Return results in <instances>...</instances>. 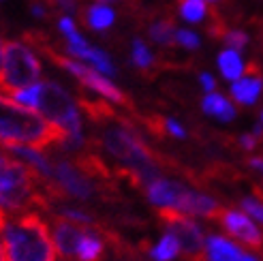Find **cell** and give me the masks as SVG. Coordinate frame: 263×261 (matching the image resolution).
Segmentation results:
<instances>
[{
  "instance_id": "7a4b0ae2",
  "label": "cell",
  "mask_w": 263,
  "mask_h": 261,
  "mask_svg": "<svg viewBox=\"0 0 263 261\" xmlns=\"http://www.w3.org/2000/svg\"><path fill=\"white\" fill-rule=\"evenodd\" d=\"M47 178L36 174L30 165L13 161L0 150V210L7 214L30 212L47 206Z\"/></svg>"
},
{
  "instance_id": "3957f363",
  "label": "cell",
  "mask_w": 263,
  "mask_h": 261,
  "mask_svg": "<svg viewBox=\"0 0 263 261\" xmlns=\"http://www.w3.org/2000/svg\"><path fill=\"white\" fill-rule=\"evenodd\" d=\"M0 233L9 261H56V244L49 238L45 220L34 210L7 214Z\"/></svg>"
},
{
  "instance_id": "ab89813d",
  "label": "cell",
  "mask_w": 263,
  "mask_h": 261,
  "mask_svg": "<svg viewBox=\"0 0 263 261\" xmlns=\"http://www.w3.org/2000/svg\"><path fill=\"white\" fill-rule=\"evenodd\" d=\"M261 122H263V114H261Z\"/></svg>"
},
{
  "instance_id": "74e56055",
  "label": "cell",
  "mask_w": 263,
  "mask_h": 261,
  "mask_svg": "<svg viewBox=\"0 0 263 261\" xmlns=\"http://www.w3.org/2000/svg\"><path fill=\"white\" fill-rule=\"evenodd\" d=\"M95 3H103V5H109V3H120V0H95Z\"/></svg>"
},
{
  "instance_id": "e575fe53",
  "label": "cell",
  "mask_w": 263,
  "mask_h": 261,
  "mask_svg": "<svg viewBox=\"0 0 263 261\" xmlns=\"http://www.w3.org/2000/svg\"><path fill=\"white\" fill-rule=\"evenodd\" d=\"M0 261H9L7 259V246H5V240H3V233H0Z\"/></svg>"
},
{
  "instance_id": "9c48e42d",
  "label": "cell",
  "mask_w": 263,
  "mask_h": 261,
  "mask_svg": "<svg viewBox=\"0 0 263 261\" xmlns=\"http://www.w3.org/2000/svg\"><path fill=\"white\" fill-rule=\"evenodd\" d=\"M159 218L169 233H174L180 242V251L186 255L189 261H199L205 253V240L201 229L193 220L184 216V212H178L174 208H161Z\"/></svg>"
},
{
  "instance_id": "277c9868",
  "label": "cell",
  "mask_w": 263,
  "mask_h": 261,
  "mask_svg": "<svg viewBox=\"0 0 263 261\" xmlns=\"http://www.w3.org/2000/svg\"><path fill=\"white\" fill-rule=\"evenodd\" d=\"M101 143L114 159L126 167V176L139 187H148L152 180L161 178L156 154L141 141L128 124H109L105 126Z\"/></svg>"
},
{
  "instance_id": "5b68a950",
  "label": "cell",
  "mask_w": 263,
  "mask_h": 261,
  "mask_svg": "<svg viewBox=\"0 0 263 261\" xmlns=\"http://www.w3.org/2000/svg\"><path fill=\"white\" fill-rule=\"evenodd\" d=\"M148 199L159 206V208H174L184 214H197L205 218H216L220 208L214 199H210L208 195L189 191L184 184L167 178H156L146 187Z\"/></svg>"
},
{
  "instance_id": "f546056e",
  "label": "cell",
  "mask_w": 263,
  "mask_h": 261,
  "mask_svg": "<svg viewBox=\"0 0 263 261\" xmlns=\"http://www.w3.org/2000/svg\"><path fill=\"white\" fill-rule=\"evenodd\" d=\"M45 3L51 5V7L62 9L64 13H73L77 9V0H45Z\"/></svg>"
},
{
  "instance_id": "4316f807",
  "label": "cell",
  "mask_w": 263,
  "mask_h": 261,
  "mask_svg": "<svg viewBox=\"0 0 263 261\" xmlns=\"http://www.w3.org/2000/svg\"><path fill=\"white\" fill-rule=\"evenodd\" d=\"M176 43L182 45L184 49H197V47H199V36H197L193 30L178 28L176 30Z\"/></svg>"
},
{
  "instance_id": "2e32d148",
  "label": "cell",
  "mask_w": 263,
  "mask_h": 261,
  "mask_svg": "<svg viewBox=\"0 0 263 261\" xmlns=\"http://www.w3.org/2000/svg\"><path fill=\"white\" fill-rule=\"evenodd\" d=\"M82 20L84 24L88 26L90 30H97V32H103L114 26L116 22V13L109 5H103V3H97V5H90L82 11Z\"/></svg>"
},
{
  "instance_id": "83f0119b",
  "label": "cell",
  "mask_w": 263,
  "mask_h": 261,
  "mask_svg": "<svg viewBox=\"0 0 263 261\" xmlns=\"http://www.w3.org/2000/svg\"><path fill=\"white\" fill-rule=\"evenodd\" d=\"M60 216L71 218V220H75V223H82V225H90V223H92V216H90V214H86V212H82V210H73V208H62Z\"/></svg>"
},
{
  "instance_id": "cb8c5ba5",
  "label": "cell",
  "mask_w": 263,
  "mask_h": 261,
  "mask_svg": "<svg viewBox=\"0 0 263 261\" xmlns=\"http://www.w3.org/2000/svg\"><path fill=\"white\" fill-rule=\"evenodd\" d=\"M39 86H41V82H36V84H32V86H26V88H22V90H15V92H13L11 97H13V101L22 103V105H26V107L36 109V101H39Z\"/></svg>"
},
{
  "instance_id": "9a60e30c",
  "label": "cell",
  "mask_w": 263,
  "mask_h": 261,
  "mask_svg": "<svg viewBox=\"0 0 263 261\" xmlns=\"http://www.w3.org/2000/svg\"><path fill=\"white\" fill-rule=\"evenodd\" d=\"M199 261H259V259L248 255L227 238L210 236L205 240V253Z\"/></svg>"
},
{
  "instance_id": "4fadbf2b",
  "label": "cell",
  "mask_w": 263,
  "mask_h": 261,
  "mask_svg": "<svg viewBox=\"0 0 263 261\" xmlns=\"http://www.w3.org/2000/svg\"><path fill=\"white\" fill-rule=\"evenodd\" d=\"M86 229H82L80 225L71 218L58 216L54 220V244L56 251L69 261H75L77 257V249H80V242L84 238Z\"/></svg>"
},
{
  "instance_id": "484cf974",
  "label": "cell",
  "mask_w": 263,
  "mask_h": 261,
  "mask_svg": "<svg viewBox=\"0 0 263 261\" xmlns=\"http://www.w3.org/2000/svg\"><path fill=\"white\" fill-rule=\"evenodd\" d=\"M222 41L227 43V47L240 51V49L246 47V43H248V34L242 32V30H229V28H227V32L222 34Z\"/></svg>"
},
{
  "instance_id": "7c38bea8",
  "label": "cell",
  "mask_w": 263,
  "mask_h": 261,
  "mask_svg": "<svg viewBox=\"0 0 263 261\" xmlns=\"http://www.w3.org/2000/svg\"><path fill=\"white\" fill-rule=\"evenodd\" d=\"M67 41H69V43H67V51H69L71 56L90 62L92 67H95L97 71H101L103 75H116V67H114V62L109 60V56L105 54L103 49L88 45V41H86V39H84L80 32L69 34Z\"/></svg>"
},
{
  "instance_id": "603a6c76",
  "label": "cell",
  "mask_w": 263,
  "mask_h": 261,
  "mask_svg": "<svg viewBox=\"0 0 263 261\" xmlns=\"http://www.w3.org/2000/svg\"><path fill=\"white\" fill-rule=\"evenodd\" d=\"M130 60L139 71H150L154 67V56L148 49V45L141 41V39H135L133 41V49H130Z\"/></svg>"
},
{
  "instance_id": "ba28073f",
  "label": "cell",
  "mask_w": 263,
  "mask_h": 261,
  "mask_svg": "<svg viewBox=\"0 0 263 261\" xmlns=\"http://www.w3.org/2000/svg\"><path fill=\"white\" fill-rule=\"evenodd\" d=\"M39 114H43L49 122L64 128L69 135H82V118L71 95L56 82H41L39 86Z\"/></svg>"
},
{
  "instance_id": "4dcf8cb0",
  "label": "cell",
  "mask_w": 263,
  "mask_h": 261,
  "mask_svg": "<svg viewBox=\"0 0 263 261\" xmlns=\"http://www.w3.org/2000/svg\"><path fill=\"white\" fill-rule=\"evenodd\" d=\"M58 28L62 30V34H64V36H69V34L77 32V28H75V22H73V20H71L69 15L60 17V22H58Z\"/></svg>"
},
{
  "instance_id": "d6a6232c",
  "label": "cell",
  "mask_w": 263,
  "mask_h": 261,
  "mask_svg": "<svg viewBox=\"0 0 263 261\" xmlns=\"http://www.w3.org/2000/svg\"><path fill=\"white\" fill-rule=\"evenodd\" d=\"M199 82H201V88L205 90V92H214L216 82H214V77L210 75V73H201L199 75Z\"/></svg>"
},
{
  "instance_id": "44dd1931",
  "label": "cell",
  "mask_w": 263,
  "mask_h": 261,
  "mask_svg": "<svg viewBox=\"0 0 263 261\" xmlns=\"http://www.w3.org/2000/svg\"><path fill=\"white\" fill-rule=\"evenodd\" d=\"M178 253H180V242H178V238L174 236V233H169V231L161 238V242L150 251L154 261H174L178 257Z\"/></svg>"
},
{
  "instance_id": "1f68e13d",
  "label": "cell",
  "mask_w": 263,
  "mask_h": 261,
  "mask_svg": "<svg viewBox=\"0 0 263 261\" xmlns=\"http://www.w3.org/2000/svg\"><path fill=\"white\" fill-rule=\"evenodd\" d=\"M257 143H259V135H242L240 137V146L244 148V150H255L257 148Z\"/></svg>"
},
{
  "instance_id": "30bf717a",
  "label": "cell",
  "mask_w": 263,
  "mask_h": 261,
  "mask_svg": "<svg viewBox=\"0 0 263 261\" xmlns=\"http://www.w3.org/2000/svg\"><path fill=\"white\" fill-rule=\"evenodd\" d=\"M51 167H54L51 180L56 182L64 195H71V197H77V199H90L95 195V184L90 182V176L75 163L56 161Z\"/></svg>"
},
{
  "instance_id": "5bb4252c",
  "label": "cell",
  "mask_w": 263,
  "mask_h": 261,
  "mask_svg": "<svg viewBox=\"0 0 263 261\" xmlns=\"http://www.w3.org/2000/svg\"><path fill=\"white\" fill-rule=\"evenodd\" d=\"M263 90V75H261V69L257 64H251L246 69V75L244 77H238L231 86V97L235 103L240 105H253L257 103L259 95Z\"/></svg>"
},
{
  "instance_id": "52a82bcc",
  "label": "cell",
  "mask_w": 263,
  "mask_h": 261,
  "mask_svg": "<svg viewBox=\"0 0 263 261\" xmlns=\"http://www.w3.org/2000/svg\"><path fill=\"white\" fill-rule=\"evenodd\" d=\"M41 77V62L34 51L22 41L5 45L3 69H0V92L13 95L15 90L32 86Z\"/></svg>"
},
{
  "instance_id": "836d02e7",
  "label": "cell",
  "mask_w": 263,
  "mask_h": 261,
  "mask_svg": "<svg viewBox=\"0 0 263 261\" xmlns=\"http://www.w3.org/2000/svg\"><path fill=\"white\" fill-rule=\"evenodd\" d=\"M248 165L255 167V169H259V172H263V156H255V159L248 161Z\"/></svg>"
},
{
  "instance_id": "d4e9b609",
  "label": "cell",
  "mask_w": 263,
  "mask_h": 261,
  "mask_svg": "<svg viewBox=\"0 0 263 261\" xmlns=\"http://www.w3.org/2000/svg\"><path fill=\"white\" fill-rule=\"evenodd\" d=\"M255 195H257L255 199L246 197V199L242 201V208H244V210L251 214V216H255L257 220H261V223H263V193H261L259 189H255Z\"/></svg>"
},
{
  "instance_id": "d6986e66",
  "label": "cell",
  "mask_w": 263,
  "mask_h": 261,
  "mask_svg": "<svg viewBox=\"0 0 263 261\" xmlns=\"http://www.w3.org/2000/svg\"><path fill=\"white\" fill-rule=\"evenodd\" d=\"M176 24L172 17H161L156 20L152 26H150V39L156 43V45H163V47H174L176 45Z\"/></svg>"
},
{
  "instance_id": "ffe728a7",
  "label": "cell",
  "mask_w": 263,
  "mask_h": 261,
  "mask_svg": "<svg viewBox=\"0 0 263 261\" xmlns=\"http://www.w3.org/2000/svg\"><path fill=\"white\" fill-rule=\"evenodd\" d=\"M103 253H105L103 242L92 231H86L82 242H80V249H77L75 261H101Z\"/></svg>"
},
{
  "instance_id": "8992f818",
  "label": "cell",
  "mask_w": 263,
  "mask_h": 261,
  "mask_svg": "<svg viewBox=\"0 0 263 261\" xmlns=\"http://www.w3.org/2000/svg\"><path fill=\"white\" fill-rule=\"evenodd\" d=\"M26 39H28L30 43H34L39 49L43 51V54L54 62V64H58V67H62L64 71H69L73 77H77L86 88H90V90H95L97 95H101L103 99H107V101H111V103H118V105H124V107H130V101H128V97L122 92L120 88H118L116 84H111L107 77H105L101 71H97L95 67H86V64H82V62H77V60H73V58H67V56H62V54H58V51L51 47V45H47V41L41 36V34H34V32H28L26 34Z\"/></svg>"
},
{
  "instance_id": "e0dca14e",
  "label": "cell",
  "mask_w": 263,
  "mask_h": 261,
  "mask_svg": "<svg viewBox=\"0 0 263 261\" xmlns=\"http://www.w3.org/2000/svg\"><path fill=\"white\" fill-rule=\"evenodd\" d=\"M201 107L208 116H214V118H218L222 122H229L235 118V107L218 92H208L201 101Z\"/></svg>"
},
{
  "instance_id": "f1b7e54d",
  "label": "cell",
  "mask_w": 263,
  "mask_h": 261,
  "mask_svg": "<svg viewBox=\"0 0 263 261\" xmlns=\"http://www.w3.org/2000/svg\"><path fill=\"white\" fill-rule=\"evenodd\" d=\"M165 133L174 135V137H178V139H184V137H186V130L182 128V124L176 122V120H169V118H165Z\"/></svg>"
},
{
  "instance_id": "f35d334b",
  "label": "cell",
  "mask_w": 263,
  "mask_h": 261,
  "mask_svg": "<svg viewBox=\"0 0 263 261\" xmlns=\"http://www.w3.org/2000/svg\"><path fill=\"white\" fill-rule=\"evenodd\" d=\"M208 3H220V0H208Z\"/></svg>"
},
{
  "instance_id": "d590c367",
  "label": "cell",
  "mask_w": 263,
  "mask_h": 261,
  "mask_svg": "<svg viewBox=\"0 0 263 261\" xmlns=\"http://www.w3.org/2000/svg\"><path fill=\"white\" fill-rule=\"evenodd\" d=\"M32 13H34L36 17H43V15H45V9H43L41 5H32Z\"/></svg>"
},
{
  "instance_id": "8fae6325",
  "label": "cell",
  "mask_w": 263,
  "mask_h": 261,
  "mask_svg": "<svg viewBox=\"0 0 263 261\" xmlns=\"http://www.w3.org/2000/svg\"><path fill=\"white\" fill-rule=\"evenodd\" d=\"M216 218L233 238H238L240 242H244L246 246H251L255 251H263V233L257 229V225L246 214L238 210H220Z\"/></svg>"
},
{
  "instance_id": "6da1fadb",
  "label": "cell",
  "mask_w": 263,
  "mask_h": 261,
  "mask_svg": "<svg viewBox=\"0 0 263 261\" xmlns=\"http://www.w3.org/2000/svg\"><path fill=\"white\" fill-rule=\"evenodd\" d=\"M67 135V130L49 122L43 114L0 97V146H32L41 150L54 143L62 146Z\"/></svg>"
},
{
  "instance_id": "8d00e7d4",
  "label": "cell",
  "mask_w": 263,
  "mask_h": 261,
  "mask_svg": "<svg viewBox=\"0 0 263 261\" xmlns=\"http://www.w3.org/2000/svg\"><path fill=\"white\" fill-rule=\"evenodd\" d=\"M5 41H3V39H0V69H3V58H5Z\"/></svg>"
},
{
  "instance_id": "ac0fdd59",
  "label": "cell",
  "mask_w": 263,
  "mask_h": 261,
  "mask_svg": "<svg viewBox=\"0 0 263 261\" xmlns=\"http://www.w3.org/2000/svg\"><path fill=\"white\" fill-rule=\"evenodd\" d=\"M218 69H220V73H222L225 80L235 82L238 77H242L244 62H242V56L238 54V49L227 47L225 51H220L218 54Z\"/></svg>"
},
{
  "instance_id": "7402d4cb",
  "label": "cell",
  "mask_w": 263,
  "mask_h": 261,
  "mask_svg": "<svg viewBox=\"0 0 263 261\" xmlns=\"http://www.w3.org/2000/svg\"><path fill=\"white\" fill-rule=\"evenodd\" d=\"M178 11L182 20H186L191 24H199L208 17L205 0H178Z\"/></svg>"
}]
</instances>
